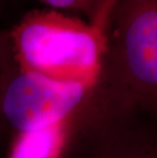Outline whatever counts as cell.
I'll list each match as a JSON object with an SVG mask.
<instances>
[{"label": "cell", "mask_w": 157, "mask_h": 158, "mask_svg": "<svg viewBox=\"0 0 157 158\" xmlns=\"http://www.w3.org/2000/svg\"><path fill=\"white\" fill-rule=\"evenodd\" d=\"M19 68L91 89L105 51V29L55 9H32L9 31Z\"/></svg>", "instance_id": "cell-2"}, {"label": "cell", "mask_w": 157, "mask_h": 158, "mask_svg": "<svg viewBox=\"0 0 157 158\" xmlns=\"http://www.w3.org/2000/svg\"><path fill=\"white\" fill-rule=\"evenodd\" d=\"M13 63H14V57H13L9 32L0 30V101L6 79Z\"/></svg>", "instance_id": "cell-7"}, {"label": "cell", "mask_w": 157, "mask_h": 158, "mask_svg": "<svg viewBox=\"0 0 157 158\" xmlns=\"http://www.w3.org/2000/svg\"><path fill=\"white\" fill-rule=\"evenodd\" d=\"M48 8L58 11H72L82 13L90 22L98 10L102 0H38Z\"/></svg>", "instance_id": "cell-6"}, {"label": "cell", "mask_w": 157, "mask_h": 158, "mask_svg": "<svg viewBox=\"0 0 157 158\" xmlns=\"http://www.w3.org/2000/svg\"><path fill=\"white\" fill-rule=\"evenodd\" d=\"M71 130V117L44 130L19 133L7 158H62Z\"/></svg>", "instance_id": "cell-5"}, {"label": "cell", "mask_w": 157, "mask_h": 158, "mask_svg": "<svg viewBox=\"0 0 157 158\" xmlns=\"http://www.w3.org/2000/svg\"><path fill=\"white\" fill-rule=\"evenodd\" d=\"M97 82L79 111L157 127V0H115Z\"/></svg>", "instance_id": "cell-1"}, {"label": "cell", "mask_w": 157, "mask_h": 158, "mask_svg": "<svg viewBox=\"0 0 157 158\" xmlns=\"http://www.w3.org/2000/svg\"><path fill=\"white\" fill-rule=\"evenodd\" d=\"M62 158H157V127L134 117L76 112Z\"/></svg>", "instance_id": "cell-4"}, {"label": "cell", "mask_w": 157, "mask_h": 158, "mask_svg": "<svg viewBox=\"0 0 157 158\" xmlns=\"http://www.w3.org/2000/svg\"><path fill=\"white\" fill-rule=\"evenodd\" d=\"M90 89L28 72L13 63L0 101V116L19 133L53 127L69 118Z\"/></svg>", "instance_id": "cell-3"}]
</instances>
